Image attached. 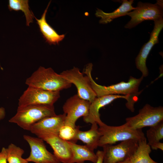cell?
Masks as SVG:
<instances>
[{
  "instance_id": "cell-1",
  "label": "cell",
  "mask_w": 163,
  "mask_h": 163,
  "mask_svg": "<svg viewBox=\"0 0 163 163\" xmlns=\"http://www.w3.org/2000/svg\"><path fill=\"white\" fill-rule=\"evenodd\" d=\"M92 67L91 63H89L83 73L88 77L92 88L97 97L111 94L138 97L140 94L141 92L138 91L139 88L143 79V76L139 78L130 76L127 82L122 81L110 86H102L97 84L93 79L91 74Z\"/></svg>"
},
{
  "instance_id": "cell-2",
  "label": "cell",
  "mask_w": 163,
  "mask_h": 163,
  "mask_svg": "<svg viewBox=\"0 0 163 163\" xmlns=\"http://www.w3.org/2000/svg\"><path fill=\"white\" fill-rule=\"evenodd\" d=\"M25 84L28 87L52 91H60L72 85L51 68L41 66L27 79Z\"/></svg>"
},
{
  "instance_id": "cell-3",
  "label": "cell",
  "mask_w": 163,
  "mask_h": 163,
  "mask_svg": "<svg viewBox=\"0 0 163 163\" xmlns=\"http://www.w3.org/2000/svg\"><path fill=\"white\" fill-rule=\"evenodd\" d=\"M56 115L54 105H31L18 107L16 113L9 122L30 131L32 126L37 122Z\"/></svg>"
},
{
  "instance_id": "cell-4",
  "label": "cell",
  "mask_w": 163,
  "mask_h": 163,
  "mask_svg": "<svg viewBox=\"0 0 163 163\" xmlns=\"http://www.w3.org/2000/svg\"><path fill=\"white\" fill-rule=\"evenodd\" d=\"M98 129L101 135L98 143L99 147L130 139L139 141L146 139L142 129H133L125 123L120 126H112L104 123L99 126Z\"/></svg>"
},
{
  "instance_id": "cell-5",
  "label": "cell",
  "mask_w": 163,
  "mask_h": 163,
  "mask_svg": "<svg viewBox=\"0 0 163 163\" xmlns=\"http://www.w3.org/2000/svg\"><path fill=\"white\" fill-rule=\"evenodd\" d=\"M163 0H157L155 4L139 2L136 9L128 12L130 20L125 25V28L131 29L146 20L154 21L163 18Z\"/></svg>"
},
{
  "instance_id": "cell-6",
  "label": "cell",
  "mask_w": 163,
  "mask_h": 163,
  "mask_svg": "<svg viewBox=\"0 0 163 163\" xmlns=\"http://www.w3.org/2000/svg\"><path fill=\"white\" fill-rule=\"evenodd\" d=\"M163 121V107H154L146 104L137 115L126 118L125 123L130 128L138 129L154 126Z\"/></svg>"
},
{
  "instance_id": "cell-7",
  "label": "cell",
  "mask_w": 163,
  "mask_h": 163,
  "mask_svg": "<svg viewBox=\"0 0 163 163\" xmlns=\"http://www.w3.org/2000/svg\"><path fill=\"white\" fill-rule=\"evenodd\" d=\"M119 98H124L126 100V107L129 110L134 108V104L136 102V97L130 95L111 94L97 97L91 103L88 115L83 117V120L87 123L91 124L96 123L99 126L104 123L100 118L99 110L103 107L109 104L116 99Z\"/></svg>"
},
{
  "instance_id": "cell-8",
  "label": "cell",
  "mask_w": 163,
  "mask_h": 163,
  "mask_svg": "<svg viewBox=\"0 0 163 163\" xmlns=\"http://www.w3.org/2000/svg\"><path fill=\"white\" fill-rule=\"evenodd\" d=\"M138 142L130 139L117 145L103 146V163H118L129 159L136 149Z\"/></svg>"
},
{
  "instance_id": "cell-9",
  "label": "cell",
  "mask_w": 163,
  "mask_h": 163,
  "mask_svg": "<svg viewBox=\"0 0 163 163\" xmlns=\"http://www.w3.org/2000/svg\"><path fill=\"white\" fill-rule=\"evenodd\" d=\"M60 97V91L28 87L19 99L18 107L31 105L53 106Z\"/></svg>"
},
{
  "instance_id": "cell-10",
  "label": "cell",
  "mask_w": 163,
  "mask_h": 163,
  "mask_svg": "<svg viewBox=\"0 0 163 163\" xmlns=\"http://www.w3.org/2000/svg\"><path fill=\"white\" fill-rule=\"evenodd\" d=\"M62 76L72 84H74L77 90V94L81 98L91 103L97 97L91 86L88 77L77 68L62 72Z\"/></svg>"
},
{
  "instance_id": "cell-11",
  "label": "cell",
  "mask_w": 163,
  "mask_h": 163,
  "mask_svg": "<svg viewBox=\"0 0 163 163\" xmlns=\"http://www.w3.org/2000/svg\"><path fill=\"white\" fill-rule=\"evenodd\" d=\"M91 103L83 99L77 94L68 98L64 104L62 109L66 114L64 125L75 128L77 120L87 116Z\"/></svg>"
},
{
  "instance_id": "cell-12",
  "label": "cell",
  "mask_w": 163,
  "mask_h": 163,
  "mask_svg": "<svg viewBox=\"0 0 163 163\" xmlns=\"http://www.w3.org/2000/svg\"><path fill=\"white\" fill-rule=\"evenodd\" d=\"M28 144L30 151L29 156L25 158L28 162L34 163H61L55 155L48 151L44 141L38 137L28 135L23 136Z\"/></svg>"
},
{
  "instance_id": "cell-13",
  "label": "cell",
  "mask_w": 163,
  "mask_h": 163,
  "mask_svg": "<svg viewBox=\"0 0 163 163\" xmlns=\"http://www.w3.org/2000/svg\"><path fill=\"white\" fill-rule=\"evenodd\" d=\"M36 136L50 146L53 154L61 163H68L70 161L72 153L68 141L61 138L58 134L50 132H43Z\"/></svg>"
},
{
  "instance_id": "cell-14",
  "label": "cell",
  "mask_w": 163,
  "mask_h": 163,
  "mask_svg": "<svg viewBox=\"0 0 163 163\" xmlns=\"http://www.w3.org/2000/svg\"><path fill=\"white\" fill-rule=\"evenodd\" d=\"M154 21V25L150 39L142 46L135 59L136 67L142 72L143 77H146L148 75L146 60L152 47L158 43V37L163 27V18Z\"/></svg>"
},
{
  "instance_id": "cell-15",
  "label": "cell",
  "mask_w": 163,
  "mask_h": 163,
  "mask_svg": "<svg viewBox=\"0 0 163 163\" xmlns=\"http://www.w3.org/2000/svg\"><path fill=\"white\" fill-rule=\"evenodd\" d=\"M66 114L56 115L45 118L34 124L30 131L36 135L43 132H48L58 135L60 128L64 125Z\"/></svg>"
},
{
  "instance_id": "cell-16",
  "label": "cell",
  "mask_w": 163,
  "mask_h": 163,
  "mask_svg": "<svg viewBox=\"0 0 163 163\" xmlns=\"http://www.w3.org/2000/svg\"><path fill=\"white\" fill-rule=\"evenodd\" d=\"M51 2L49 3L40 19L34 17L38 25L40 30L46 42L50 45L58 44L65 37L64 34H59L56 30L47 22L46 17L48 8Z\"/></svg>"
},
{
  "instance_id": "cell-17",
  "label": "cell",
  "mask_w": 163,
  "mask_h": 163,
  "mask_svg": "<svg viewBox=\"0 0 163 163\" xmlns=\"http://www.w3.org/2000/svg\"><path fill=\"white\" fill-rule=\"evenodd\" d=\"M79 129V126H77L74 142L76 143L78 140H81L90 149L94 151L98 147L101 136L97 124L96 123L92 124L90 129L86 131H81Z\"/></svg>"
},
{
  "instance_id": "cell-18",
  "label": "cell",
  "mask_w": 163,
  "mask_h": 163,
  "mask_svg": "<svg viewBox=\"0 0 163 163\" xmlns=\"http://www.w3.org/2000/svg\"><path fill=\"white\" fill-rule=\"evenodd\" d=\"M122 1V4L119 8L111 13H106L102 10L97 8L95 14L97 17L101 18L99 21V23L108 24L116 18L127 15L128 12L136 9V8L134 7L132 5L133 0H123Z\"/></svg>"
},
{
  "instance_id": "cell-19",
  "label": "cell",
  "mask_w": 163,
  "mask_h": 163,
  "mask_svg": "<svg viewBox=\"0 0 163 163\" xmlns=\"http://www.w3.org/2000/svg\"><path fill=\"white\" fill-rule=\"evenodd\" d=\"M71 148L72 157L68 163H84L86 161L96 163L97 156L94 151L90 149L85 145H81L68 141Z\"/></svg>"
},
{
  "instance_id": "cell-20",
  "label": "cell",
  "mask_w": 163,
  "mask_h": 163,
  "mask_svg": "<svg viewBox=\"0 0 163 163\" xmlns=\"http://www.w3.org/2000/svg\"><path fill=\"white\" fill-rule=\"evenodd\" d=\"M150 146L146 139L138 142V145L134 153L129 159L130 163H157L150 157Z\"/></svg>"
},
{
  "instance_id": "cell-21",
  "label": "cell",
  "mask_w": 163,
  "mask_h": 163,
  "mask_svg": "<svg viewBox=\"0 0 163 163\" xmlns=\"http://www.w3.org/2000/svg\"><path fill=\"white\" fill-rule=\"evenodd\" d=\"M28 0H9L8 8L10 11H21L24 14L26 19V24L29 26L30 23L33 22L34 15L30 11Z\"/></svg>"
},
{
  "instance_id": "cell-22",
  "label": "cell",
  "mask_w": 163,
  "mask_h": 163,
  "mask_svg": "<svg viewBox=\"0 0 163 163\" xmlns=\"http://www.w3.org/2000/svg\"><path fill=\"white\" fill-rule=\"evenodd\" d=\"M6 149L8 163H30L25 159L22 158L24 151L20 147L11 143Z\"/></svg>"
},
{
  "instance_id": "cell-23",
  "label": "cell",
  "mask_w": 163,
  "mask_h": 163,
  "mask_svg": "<svg viewBox=\"0 0 163 163\" xmlns=\"http://www.w3.org/2000/svg\"><path fill=\"white\" fill-rule=\"evenodd\" d=\"M146 136L148 142V144L150 146L160 142L163 138V121L150 127L147 131Z\"/></svg>"
},
{
  "instance_id": "cell-24",
  "label": "cell",
  "mask_w": 163,
  "mask_h": 163,
  "mask_svg": "<svg viewBox=\"0 0 163 163\" xmlns=\"http://www.w3.org/2000/svg\"><path fill=\"white\" fill-rule=\"evenodd\" d=\"M77 128V126L73 128L69 126L64 125L59 129L58 136L64 140L74 142Z\"/></svg>"
},
{
  "instance_id": "cell-25",
  "label": "cell",
  "mask_w": 163,
  "mask_h": 163,
  "mask_svg": "<svg viewBox=\"0 0 163 163\" xmlns=\"http://www.w3.org/2000/svg\"><path fill=\"white\" fill-rule=\"evenodd\" d=\"M6 148L3 147L0 152V163H7Z\"/></svg>"
},
{
  "instance_id": "cell-26",
  "label": "cell",
  "mask_w": 163,
  "mask_h": 163,
  "mask_svg": "<svg viewBox=\"0 0 163 163\" xmlns=\"http://www.w3.org/2000/svg\"><path fill=\"white\" fill-rule=\"evenodd\" d=\"M97 160L96 163H103V151L98 150L96 153Z\"/></svg>"
},
{
  "instance_id": "cell-27",
  "label": "cell",
  "mask_w": 163,
  "mask_h": 163,
  "mask_svg": "<svg viewBox=\"0 0 163 163\" xmlns=\"http://www.w3.org/2000/svg\"><path fill=\"white\" fill-rule=\"evenodd\" d=\"M150 147L153 150H157L158 149L163 150V143L159 142L151 145Z\"/></svg>"
},
{
  "instance_id": "cell-28",
  "label": "cell",
  "mask_w": 163,
  "mask_h": 163,
  "mask_svg": "<svg viewBox=\"0 0 163 163\" xmlns=\"http://www.w3.org/2000/svg\"><path fill=\"white\" fill-rule=\"evenodd\" d=\"M5 115V112L4 108L0 107V121L3 119Z\"/></svg>"
},
{
  "instance_id": "cell-29",
  "label": "cell",
  "mask_w": 163,
  "mask_h": 163,
  "mask_svg": "<svg viewBox=\"0 0 163 163\" xmlns=\"http://www.w3.org/2000/svg\"><path fill=\"white\" fill-rule=\"evenodd\" d=\"M118 163H130V162L128 159L127 160H126L123 161H122L121 162H119Z\"/></svg>"
}]
</instances>
